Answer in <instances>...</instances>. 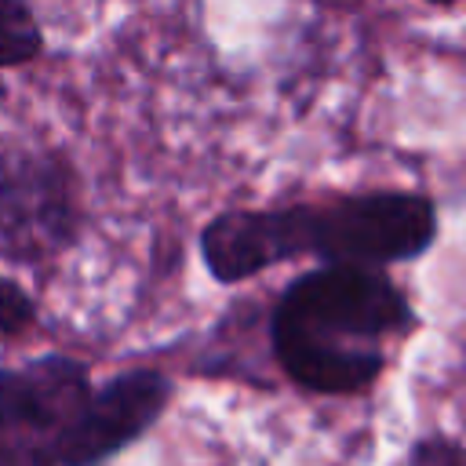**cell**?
<instances>
[{
  "mask_svg": "<svg viewBox=\"0 0 466 466\" xmlns=\"http://www.w3.org/2000/svg\"><path fill=\"white\" fill-rule=\"evenodd\" d=\"M44 55V29L22 0H0V69L29 66Z\"/></svg>",
  "mask_w": 466,
  "mask_h": 466,
  "instance_id": "6",
  "label": "cell"
},
{
  "mask_svg": "<svg viewBox=\"0 0 466 466\" xmlns=\"http://www.w3.org/2000/svg\"><path fill=\"white\" fill-rule=\"evenodd\" d=\"M80 178L55 146L0 138V262L44 269L80 237Z\"/></svg>",
  "mask_w": 466,
  "mask_h": 466,
  "instance_id": "3",
  "label": "cell"
},
{
  "mask_svg": "<svg viewBox=\"0 0 466 466\" xmlns=\"http://www.w3.org/2000/svg\"><path fill=\"white\" fill-rule=\"evenodd\" d=\"M36 324V299L25 284L0 273V339H18Z\"/></svg>",
  "mask_w": 466,
  "mask_h": 466,
  "instance_id": "7",
  "label": "cell"
},
{
  "mask_svg": "<svg viewBox=\"0 0 466 466\" xmlns=\"http://www.w3.org/2000/svg\"><path fill=\"white\" fill-rule=\"evenodd\" d=\"M175 382L160 368H127L91 390L69 441L62 466H106L113 455L138 444L167 411Z\"/></svg>",
  "mask_w": 466,
  "mask_h": 466,
  "instance_id": "5",
  "label": "cell"
},
{
  "mask_svg": "<svg viewBox=\"0 0 466 466\" xmlns=\"http://www.w3.org/2000/svg\"><path fill=\"white\" fill-rule=\"evenodd\" d=\"M411 328L404 291L382 269L317 266L295 277L269 309V350L309 393L368 390L386 368V342Z\"/></svg>",
  "mask_w": 466,
  "mask_h": 466,
  "instance_id": "2",
  "label": "cell"
},
{
  "mask_svg": "<svg viewBox=\"0 0 466 466\" xmlns=\"http://www.w3.org/2000/svg\"><path fill=\"white\" fill-rule=\"evenodd\" d=\"M433 233L437 211L426 197L375 189L324 204L226 208L204 222L197 248L211 280L244 284L295 258L382 269L422 255L433 244Z\"/></svg>",
  "mask_w": 466,
  "mask_h": 466,
  "instance_id": "1",
  "label": "cell"
},
{
  "mask_svg": "<svg viewBox=\"0 0 466 466\" xmlns=\"http://www.w3.org/2000/svg\"><path fill=\"white\" fill-rule=\"evenodd\" d=\"M91 390V368L69 353L0 368V466H62Z\"/></svg>",
  "mask_w": 466,
  "mask_h": 466,
  "instance_id": "4",
  "label": "cell"
}]
</instances>
